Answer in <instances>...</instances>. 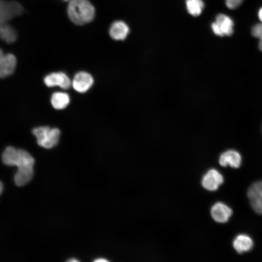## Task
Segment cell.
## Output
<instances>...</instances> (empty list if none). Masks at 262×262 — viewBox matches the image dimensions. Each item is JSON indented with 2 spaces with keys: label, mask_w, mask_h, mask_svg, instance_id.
<instances>
[{
  "label": "cell",
  "mask_w": 262,
  "mask_h": 262,
  "mask_svg": "<svg viewBox=\"0 0 262 262\" xmlns=\"http://www.w3.org/2000/svg\"><path fill=\"white\" fill-rule=\"evenodd\" d=\"M211 213L213 218L218 223H225L232 215L231 209L223 203L217 202L211 208Z\"/></svg>",
  "instance_id": "10"
},
{
  "label": "cell",
  "mask_w": 262,
  "mask_h": 262,
  "mask_svg": "<svg viewBox=\"0 0 262 262\" xmlns=\"http://www.w3.org/2000/svg\"><path fill=\"white\" fill-rule=\"evenodd\" d=\"M3 190V184L2 182L0 181V195L1 194Z\"/></svg>",
  "instance_id": "22"
},
{
  "label": "cell",
  "mask_w": 262,
  "mask_h": 262,
  "mask_svg": "<svg viewBox=\"0 0 262 262\" xmlns=\"http://www.w3.org/2000/svg\"><path fill=\"white\" fill-rule=\"evenodd\" d=\"M243 0H225L227 7L230 9H234L238 7Z\"/></svg>",
  "instance_id": "18"
},
{
  "label": "cell",
  "mask_w": 262,
  "mask_h": 262,
  "mask_svg": "<svg viewBox=\"0 0 262 262\" xmlns=\"http://www.w3.org/2000/svg\"><path fill=\"white\" fill-rule=\"evenodd\" d=\"M186 5L188 13L195 16L201 13L204 6L202 0H186Z\"/></svg>",
  "instance_id": "15"
},
{
  "label": "cell",
  "mask_w": 262,
  "mask_h": 262,
  "mask_svg": "<svg viewBox=\"0 0 262 262\" xmlns=\"http://www.w3.org/2000/svg\"><path fill=\"white\" fill-rule=\"evenodd\" d=\"M44 81L48 87L58 86L64 89L69 88L72 84L70 79L63 72H52L45 77Z\"/></svg>",
  "instance_id": "6"
},
{
  "label": "cell",
  "mask_w": 262,
  "mask_h": 262,
  "mask_svg": "<svg viewBox=\"0 0 262 262\" xmlns=\"http://www.w3.org/2000/svg\"><path fill=\"white\" fill-rule=\"evenodd\" d=\"M16 59L12 53L4 54L0 48V78L10 76L15 71Z\"/></svg>",
  "instance_id": "8"
},
{
  "label": "cell",
  "mask_w": 262,
  "mask_h": 262,
  "mask_svg": "<svg viewBox=\"0 0 262 262\" xmlns=\"http://www.w3.org/2000/svg\"><path fill=\"white\" fill-rule=\"evenodd\" d=\"M32 132L36 138L38 145L44 148H51L59 142L60 131L58 128L41 126L34 128Z\"/></svg>",
  "instance_id": "3"
},
{
  "label": "cell",
  "mask_w": 262,
  "mask_h": 262,
  "mask_svg": "<svg viewBox=\"0 0 262 262\" xmlns=\"http://www.w3.org/2000/svg\"><path fill=\"white\" fill-rule=\"evenodd\" d=\"M258 183L259 184V187L262 192V181L258 182Z\"/></svg>",
  "instance_id": "23"
},
{
  "label": "cell",
  "mask_w": 262,
  "mask_h": 262,
  "mask_svg": "<svg viewBox=\"0 0 262 262\" xmlns=\"http://www.w3.org/2000/svg\"><path fill=\"white\" fill-rule=\"evenodd\" d=\"M252 35L259 39V48L262 51V23L254 25L251 29Z\"/></svg>",
  "instance_id": "16"
},
{
  "label": "cell",
  "mask_w": 262,
  "mask_h": 262,
  "mask_svg": "<svg viewBox=\"0 0 262 262\" xmlns=\"http://www.w3.org/2000/svg\"><path fill=\"white\" fill-rule=\"evenodd\" d=\"M253 246L252 239L247 235H238L233 242V246L238 253H242L250 250Z\"/></svg>",
  "instance_id": "13"
},
{
  "label": "cell",
  "mask_w": 262,
  "mask_h": 262,
  "mask_svg": "<svg viewBox=\"0 0 262 262\" xmlns=\"http://www.w3.org/2000/svg\"><path fill=\"white\" fill-rule=\"evenodd\" d=\"M233 26L231 18L223 14L217 15L215 21L211 25L214 33L220 36L231 35L233 33Z\"/></svg>",
  "instance_id": "5"
},
{
  "label": "cell",
  "mask_w": 262,
  "mask_h": 262,
  "mask_svg": "<svg viewBox=\"0 0 262 262\" xmlns=\"http://www.w3.org/2000/svg\"><path fill=\"white\" fill-rule=\"evenodd\" d=\"M223 180L222 175L217 170L211 169L203 176L202 185L209 191H215L223 182Z\"/></svg>",
  "instance_id": "9"
},
{
  "label": "cell",
  "mask_w": 262,
  "mask_h": 262,
  "mask_svg": "<svg viewBox=\"0 0 262 262\" xmlns=\"http://www.w3.org/2000/svg\"><path fill=\"white\" fill-rule=\"evenodd\" d=\"M2 160L6 165L17 167V171L14 177L16 185L23 186L32 180L34 160L27 151L8 146L3 152Z\"/></svg>",
  "instance_id": "1"
},
{
  "label": "cell",
  "mask_w": 262,
  "mask_h": 262,
  "mask_svg": "<svg viewBox=\"0 0 262 262\" xmlns=\"http://www.w3.org/2000/svg\"><path fill=\"white\" fill-rule=\"evenodd\" d=\"M69 102V96L65 92H56L51 95L50 102L55 109H64L68 105Z\"/></svg>",
  "instance_id": "14"
},
{
  "label": "cell",
  "mask_w": 262,
  "mask_h": 262,
  "mask_svg": "<svg viewBox=\"0 0 262 262\" xmlns=\"http://www.w3.org/2000/svg\"><path fill=\"white\" fill-rule=\"evenodd\" d=\"M242 157L240 154L235 150H228L222 153L219 157V163L222 166L229 165L233 168H238L241 164Z\"/></svg>",
  "instance_id": "11"
},
{
  "label": "cell",
  "mask_w": 262,
  "mask_h": 262,
  "mask_svg": "<svg viewBox=\"0 0 262 262\" xmlns=\"http://www.w3.org/2000/svg\"><path fill=\"white\" fill-rule=\"evenodd\" d=\"M94 79L89 73L80 71L74 76L72 81L73 88L79 93L87 91L92 86Z\"/></svg>",
  "instance_id": "7"
},
{
  "label": "cell",
  "mask_w": 262,
  "mask_h": 262,
  "mask_svg": "<svg viewBox=\"0 0 262 262\" xmlns=\"http://www.w3.org/2000/svg\"><path fill=\"white\" fill-rule=\"evenodd\" d=\"M67 261L70 262H79V261L74 258H73L69 259Z\"/></svg>",
  "instance_id": "21"
},
{
  "label": "cell",
  "mask_w": 262,
  "mask_h": 262,
  "mask_svg": "<svg viewBox=\"0 0 262 262\" xmlns=\"http://www.w3.org/2000/svg\"><path fill=\"white\" fill-rule=\"evenodd\" d=\"M258 16L260 21L262 23V7L259 11Z\"/></svg>",
  "instance_id": "20"
},
{
  "label": "cell",
  "mask_w": 262,
  "mask_h": 262,
  "mask_svg": "<svg viewBox=\"0 0 262 262\" xmlns=\"http://www.w3.org/2000/svg\"><path fill=\"white\" fill-rule=\"evenodd\" d=\"M94 262H108V261L107 260L105 259V258H98V259L95 260Z\"/></svg>",
  "instance_id": "19"
},
{
  "label": "cell",
  "mask_w": 262,
  "mask_h": 262,
  "mask_svg": "<svg viewBox=\"0 0 262 262\" xmlns=\"http://www.w3.org/2000/svg\"><path fill=\"white\" fill-rule=\"evenodd\" d=\"M23 8L16 1L0 0V23L8 22L14 17L22 14Z\"/></svg>",
  "instance_id": "4"
},
{
  "label": "cell",
  "mask_w": 262,
  "mask_h": 262,
  "mask_svg": "<svg viewBox=\"0 0 262 262\" xmlns=\"http://www.w3.org/2000/svg\"><path fill=\"white\" fill-rule=\"evenodd\" d=\"M67 8L68 16L71 22L77 25H83L94 19L96 10L88 0H69Z\"/></svg>",
  "instance_id": "2"
},
{
  "label": "cell",
  "mask_w": 262,
  "mask_h": 262,
  "mask_svg": "<svg viewBox=\"0 0 262 262\" xmlns=\"http://www.w3.org/2000/svg\"><path fill=\"white\" fill-rule=\"evenodd\" d=\"M129 31V28L125 22L117 20L112 23L109 30V33L114 40H123L127 37Z\"/></svg>",
  "instance_id": "12"
},
{
  "label": "cell",
  "mask_w": 262,
  "mask_h": 262,
  "mask_svg": "<svg viewBox=\"0 0 262 262\" xmlns=\"http://www.w3.org/2000/svg\"><path fill=\"white\" fill-rule=\"evenodd\" d=\"M64 1H68L69 0H63Z\"/></svg>",
  "instance_id": "24"
},
{
  "label": "cell",
  "mask_w": 262,
  "mask_h": 262,
  "mask_svg": "<svg viewBox=\"0 0 262 262\" xmlns=\"http://www.w3.org/2000/svg\"><path fill=\"white\" fill-rule=\"evenodd\" d=\"M250 205L256 213L262 214V197H254L249 199Z\"/></svg>",
  "instance_id": "17"
}]
</instances>
